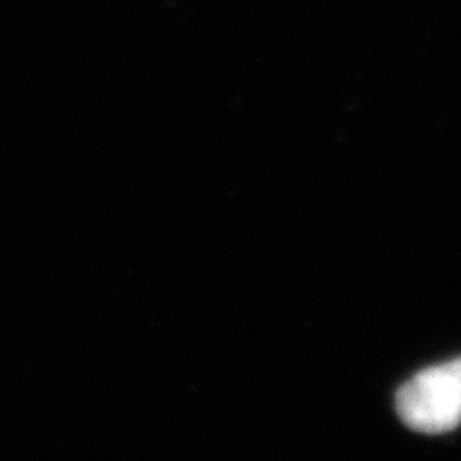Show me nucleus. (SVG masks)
Returning a JSON list of instances; mask_svg holds the SVG:
<instances>
[{"label": "nucleus", "instance_id": "f257e3e1", "mask_svg": "<svg viewBox=\"0 0 461 461\" xmlns=\"http://www.w3.org/2000/svg\"><path fill=\"white\" fill-rule=\"evenodd\" d=\"M400 420L425 435L461 425V357L417 373L396 396Z\"/></svg>", "mask_w": 461, "mask_h": 461}]
</instances>
